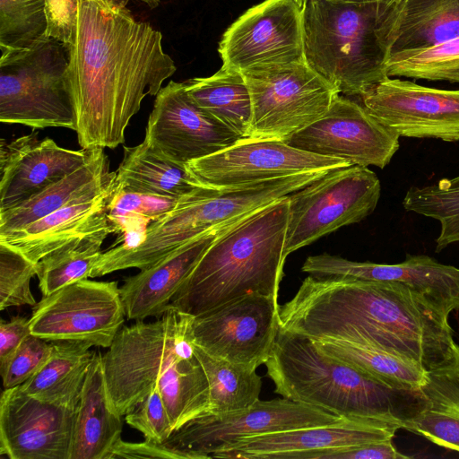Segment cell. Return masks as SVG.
<instances>
[{"instance_id":"d4e9b609","label":"cell","mask_w":459,"mask_h":459,"mask_svg":"<svg viewBox=\"0 0 459 459\" xmlns=\"http://www.w3.org/2000/svg\"><path fill=\"white\" fill-rule=\"evenodd\" d=\"M117 173L109 170L103 148H93L88 160L78 169L45 187L30 199L0 211V237L84 198L98 196L115 186Z\"/></svg>"},{"instance_id":"b9f144b4","label":"cell","mask_w":459,"mask_h":459,"mask_svg":"<svg viewBox=\"0 0 459 459\" xmlns=\"http://www.w3.org/2000/svg\"><path fill=\"white\" fill-rule=\"evenodd\" d=\"M78 3L79 0H45L47 37L58 40L65 48L74 37Z\"/></svg>"},{"instance_id":"e0dca14e","label":"cell","mask_w":459,"mask_h":459,"mask_svg":"<svg viewBox=\"0 0 459 459\" xmlns=\"http://www.w3.org/2000/svg\"><path fill=\"white\" fill-rule=\"evenodd\" d=\"M240 139L189 97L185 82L174 81L157 93L144 137L155 152L182 165L218 152Z\"/></svg>"},{"instance_id":"277c9868","label":"cell","mask_w":459,"mask_h":459,"mask_svg":"<svg viewBox=\"0 0 459 459\" xmlns=\"http://www.w3.org/2000/svg\"><path fill=\"white\" fill-rule=\"evenodd\" d=\"M288 216L287 195L221 229L169 307L197 316L247 295L278 299Z\"/></svg>"},{"instance_id":"7c38bea8","label":"cell","mask_w":459,"mask_h":459,"mask_svg":"<svg viewBox=\"0 0 459 459\" xmlns=\"http://www.w3.org/2000/svg\"><path fill=\"white\" fill-rule=\"evenodd\" d=\"M343 418L285 397L258 400L243 410L195 417L175 429L162 443L186 453L189 459H208L220 447L238 438L326 425Z\"/></svg>"},{"instance_id":"4dcf8cb0","label":"cell","mask_w":459,"mask_h":459,"mask_svg":"<svg viewBox=\"0 0 459 459\" xmlns=\"http://www.w3.org/2000/svg\"><path fill=\"white\" fill-rule=\"evenodd\" d=\"M310 340L324 354L390 387L417 391L426 383L427 371L423 368L394 354L347 341Z\"/></svg>"},{"instance_id":"8fae6325","label":"cell","mask_w":459,"mask_h":459,"mask_svg":"<svg viewBox=\"0 0 459 459\" xmlns=\"http://www.w3.org/2000/svg\"><path fill=\"white\" fill-rule=\"evenodd\" d=\"M328 171H308L220 190L203 186L178 198L175 207L159 220L160 236L169 246L181 247L299 190Z\"/></svg>"},{"instance_id":"ee69618b","label":"cell","mask_w":459,"mask_h":459,"mask_svg":"<svg viewBox=\"0 0 459 459\" xmlns=\"http://www.w3.org/2000/svg\"><path fill=\"white\" fill-rule=\"evenodd\" d=\"M117 458L189 459V456L186 453L153 440L144 439L143 442L134 443L120 438L107 457V459Z\"/></svg>"},{"instance_id":"8d00e7d4","label":"cell","mask_w":459,"mask_h":459,"mask_svg":"<svg viewBox=\"0 0 459 459\" xmlns=\"http://www.w3.org/2000/svg\"><path fill=\"white\" fill-rule=\"evenodd\" d=\"M47 30L45 0H0L1 56L33 48Z\"/></svg>"},{"instance_id":"3957f363","label":"cell","mask_w":459,"mask_h":459,"mask_svg":"<svg viewBox=\"0 0 459 459\" xmlns=\"http://www.w3.org/2000/svg\"><path fill=\"white\" fill-rule=\"evenodd\" d=\"M193 316L169 307L153 322L122 326L102 367L113 409L125 416L158 388L174 430L209 411L210 390L189 337Z\"/></svg>"},{"instance_id":"ffe728a7","label":"cell","mask_w":459,"mask_h":459,"mask_svg":"<svg viewBox=\"0 0 459 459\" xmlns=\"http://www.w3.org/2000/svg\"><path fill=\"white\" fill-rule=\"evenodd\" d=\"M75 408L43 402L19 385L4 389L0 455L10 459H69Z\"/></svg>"},{"instance_id":"52a82bcc","label":"cell","mask_w":459,"mask_h":459,"mask_svg":"<svg viewBox=\"0 0 459 459\" xmlns=\"http://www.w3.org/2000/svg\"><path fill=\"white\" fill-rule=\"evenodd\" d=\"M66 48L47 38L0 57V120L33 129L76 130Z\"/></svg>"},{"instance_id":"5bb4252c","label":"cell","mask_w":459,"mask_h":459,"mask_svg":"<svg viewBox=\"0 0 459 459\" xmlns=\"http://www.w3.org/2000/svg\"><path fill=\"white\" fill-rule=\"evenodd\" d=\"M218 52L221 67L237 71L304 62L303 7L295 0H264L224 31Z\"/></svg>"},{"instance_id":"4316f807","label":"cell","mask_w":459,"mask_h":459,"mask_svg":"<svg viewBox=\"0 0 459 459\" xmlns=\"http://www.w3.org/2000/svg\"><path fill=\"white\" fill-rule=\"evenodd\" d=\"M420 391L422 410L406 430L422 436L438 446L459 453V345L438 367L427 371Z\"/></svg>"},{"instance_id":"1f68e13d","label":"cell","mask_w":459,"mask_h":459,"mask_svg":"<svg viewBox=\"0 0 459 459\" xmlns=\"http://www.w3.org/2000/svg\"><path fill=\"white\" fill-rule=\"evenodd\" d=\"M459 36V0H407L390 54L431 47Z\"/></svg>"},{"instance_id":"d6a6232c","label":"cell","mask_w":459,"mask_h":459,"mask_svg":"<svg viewBox=\"0 0 459 459\" xmlns=\"http://www.w3.org/2000/svg\"><path fill=\"white\" fill-rule=\"evenodd\" d=\"M194 349L209 384V413L243 410L260 400L262 378L256 369L214 358L195 345Z\"/></svg>"},{"instance_id":"4fadbf2b","label":"cell","mask_w":459,"mask_h":459,"mask_svg":"<svg viewBox=\"0 0 459 459\" xmlns=\"http://www.w3.org/2000/svg\"><path fill=\"white\" fill-rule=\"evenodd\" d=\"M278 299L252 294L193 316L189 337L209 355L256 369L276 340Z\"/></svg>"},{"instance_id":"7bdbcfd3","label":"cell","mask_w":459,"mask_h":459,"mask_svg":"<svg viewBox=\"0 0 459 459\" xmlns=\"http://www.w3.org/2000/svg\"><path fill=\"white\" fill-rule=\"evenodd\" d=\"M393 443V439L361 446L330 448L319 453L316 459H404Z\"/></svg>"},{"instance_id":"d6986e66","label":"cell","mask_w":459,"mask_h":459,"mask_svg":"<svg viewBox=\"0 0 459 459\" xmlns=\"http://www.w3.org/2000/svg\"><path fill=\"white\" fill-rule=\"evenodd\" d=\"M400 429L402 426L395 423L343 418L326 425L238 438L220 447L212 458L316 459L319 453L330 448L393 439Z\"/></svg>"},{"instance_id":"836d02e7","label":"cell","mask_w":459,"mask_h":459,"mask_svg":"<svg viewBox=\"0 0 459 459\" xmlns=\"http://www.w3.org/2000/svg\"><path fill=\"white\" fill-rule=\"evenodd\" d=\"M110 233H113L110 229L91 233L40 259L37 263V276L43 297L67 284L88 279L101 256V245Z\"/></svg>"},{"instance_id":"9a60e30c","label":"cell","mask_w":459,"mask_h":459,"mask_svg":"<svg viewBox=\"0 0 459 459\" xmlns=\"http://www.w3.org/2000/svg\"><path fill=\"white\" fill-rule=\"evenodd\" d=\"M348 166L343 159L314 154L283 141L249 138L186 164L201 185L218 190Z\"/></svg>"},{"instance_id":"ba28073f","label":"cell","mask_w":459,"mask_h":459,"mask_svg":"<svg viewBox=\"0 0 459 459\" xmlns=\"http://www.w3.org/2000/svg\"><path fill=\"white\" fill-rule=\"evenodd\" d=\"M249 90V139L283 141L328 110L340 93L307 61L241 71Z\"/></svg>"},{"instance_id":"7a4b0ae2","label":"cell","mask_w":459,"mask_h":459,"mask_svg":"<svg viewBox=\"0 0 459 459\" xmlns=\"http://www.w3.org/2000/svg\"><path fill=\"white\" fill-rule=\"evenodd\" d=\"M448 317L400 282L308 275L292 299L279 305L278 324L312 340L370 346L429 371L455 350Z\"/></svg>"},{"instance_id":"8992f818","label":"cell","mask_w":459,"mask_h":459,"mask_svg":"<svg viewBox=\"0 0 459 459\" xmlns=\"http://www.w3.org/2000/svg\"><path fill=\"white\" fill-rule=\"evenodd\" d=\"M307 63L345 95H363L388 78L387 19L376 3L308 0L303 6Z\"/></svg>"},{"instance_id":"6da1fadb","label":"cell","mask_w":459,"mask_h":459,"mask_svg":"<svg viewBox=\"0 0 459 459\" xmlns=\"http://www.w3.org/2000/svg\"><path fill=\"white\" fill-rule=\"evenodd\" d=\"M128 0H79L67 74L82 148H116L146 95L177 70L162 35L134 18Z\"/></svg>"},{"instance_id":"83f0119b","label":"cell","mask_w":459,"mask_h":459,"mask_svg":"<svg viewBox=\"0 0 459 459\" xmlns=\"http://www.w3.org/2000/svg\"><path fill=\"white\" fill-rule=\"evenodd\" d=\"M116 171L118 189L180 198L203 186L186 165L172 161L155 152L143 140L125 147Z\"/></svg>"},{"instance_id":"9c48e42d","label":"cell","mask_w":459,"mask_h":459,"mask_svg":"<svg viewBox=\"0 0 459 459\" xmlns=\"http://www.w3.org/2000/svg\"><path fill=\"white\" fill-rule=\"evenodd\" d=\"M381 185L368 167L332 169L288 195L284 255L336 230L357 223L376 209Z\"/></svg>"},{"instance_id":"74e56055","label":"cell","mask_w":459,"mask_h":459,"mask_svg":"<svg viewBox=\"0 0 459 459\" xmlns=\"http://www.w3.org/2000/svg\"><path fill=\"white\" fill-rule=\"evenodd\" d=\"M178 199L152 194L126 191L114 187L108 204V216L113 233L147 228L177 204Z\"/></svg>"},{"instance_id":"f35d334b","label":"cell","mask_w":459,"mask_h":459,"mask_svg":"<svg viewBox=\"0 0 459 459\" xmlns=\"http://www.w3.org/2000/svg\"><path fill=\"white\" fill-rule=\"evenodd\" d=\"M37 275V264L13 246L0 241V309L37 304L30 281Z\"/></svg>"},{"instance_id":"60d3db41","label":"cell","mask_w":459,"mask_h":459,"mask_svg":"<svg viewBox=\"0 0 459 459\" xmlns=\"http://www.w3.org/2000/svg\"><path fill=\"white\" fill-rule=\"evenodd\" d=\"M125 419L128 425L140 431L148 440L162 443L174 430L157 387L126 413Z\"/></svg>"},{"instance_id":"ac0fdd59","label":"cell","mask_w":459,"mask_h":459,"mask_svg":"<svg viewBox=\"0 0 459 459\" xmlns=\"http://www.w3.org/2000/svg\"><path fill=\"white\" fill-rule=\"evenodd\" d=\"M360 97L367 110L400 136L459 141V90L388 77Z\"/></svg>"},{"instance_id":"30bf717a","label":"cell","mask_w":459,"mask_h":459,"mask_svg":"<svg viewBox=\"0 0 459 459\" xmlns=\"http://www.w3.org/2000/svg\"><path fill=\"white\" fill-rule=\"evenodd\" d=\"M126 311L117 281L82 279L43 297L30 318L31 334L108 348Z\"/></svg>"},{"instance_id":"603a6c76","label":"cell","mask_w":459,"mask_h":459,"mask_svg":"<svg viewBox=\"0 0 459 459\" xmlns=\"http://www.w3.org/2000/svg\"><path fill=\"white\" fill-rule=\"evenodd\" d=\"M221 230L192 239L154 265L125 278L120 295L126 316L136 321L160 316Z\"/></svg>"},{"instance_id":"ab89813d","label":"cell","mask_w":459,"mask_h":459,"mask_svg":"<svg viewBox=\"0 0 459 459\" xmlns=\"http://www.w3.org/2000/svg\"><path fill=\"white\" fill-rule=\"evenodd\" d=\"M52 349V342L28 335L0 368L4 389L21 385L30 378L47 362Z\"/></svg>"},{"instance_id":"7402d4cb","label":"cell","mask_w":459,"mask_h":459,"mask_svg":"<svg viewBox=\"0 0 459 459\" xmlns=\"http://www.w3.org/2000/svg\"><path fill=\"white\" fill-rule=\"evenodd\" d=\"M93 149V148H92ZM92 149L69 150L38 134L0 143V211L14 207L81 168Z\"/></svg>"},{"instance_id":"d590c367","label":"cell","mask_w":459,"mask_h":459,"mask_svg":"<svg viewBox=\"0 0 459 459\" xmlns=\"http://www.w3.org/2000/svg\"><path fill=\"white\" fill-rule=\"evenodd\" d=\"M386 69L389 77L459 83V36L431 47L392 53Z\"/></svg>"},{"instance_id":"7dc6e473","label":"cell","mask_w":459,"mask_h":459,"mask_svg":"<svg viewBox=\"0 0 459 459\" xmlns=\"http://www.w3.org/2000/svg\"><path fill=\"white\" fill-rule=\"evenodd\" d=\"M145 3L150 8L153 9L160 4V0H141Z\"/></svg>"},{"instance_id":"c3c4849f","label":"cell","mask_w":459,"mask_h":459,"mask_svg":"<svg viewBox=\"0 0 459 459\" xmlns=\"http://www.w3.org/2000/svg\"><path fill=\"white\" fill-rule=\"evenodd\" d=\"M301 7H303L305 5V4L308 1V0H295Z\"/></svg>"},{"instance_id":"44dd1931","label":"cell","mask_w":459,"mask_h":459,"mask_svg":"<svg viewBox=\"0 0 459 459\" xmlns=\"http://www.w3.org/2000/svg\"><path fill=\"white\" fill-rule=\"evenodd\" d=\"M302 272L312 276H339L396 281L410 287L450 315L459 310V268L427 255H406L398 264L356 262L327 253L308 256Z\"/></svg>"},{"instance_id":"f546056e","label":"cell","mask_w":459,"mask_h":459,"mask_svg":"<svg viewBox=\"0 0 459 459\" xmlns=\"http://www.w3.org/2000/svg\"><path fill=\"white\" fill-rule=\"evenodd\" d=\"M184 82L187 94L201 108L241 139L249 137L252 103L241 72L221 67L211 76L195 77Z\"/></svg>"},{"instance_id":"bcb514c9","label":"cell","mask_w":459,"mask_h":459,"mask_svg":"<svg viewBox=\"0 0 459 459\" xmlns=\"http://www.w3.org/2000/svg\"><path fill=\"white\" fill-rule=\"evenodd\" d=\"M359 3H376L385 12L391 34L392 45L395 37L398 21L407 0H345Z\"/></svg>"},{"instance_id":"e575fe53","label":"cell","mask_w":459,"mask_h":459,"mask_svg":"<svg viewBox=\"0 0 459 459\" xmlns=\"http://www.w3.org/2000/svg\"><path fill=\"white\" fill-rule=\"evenodd\" d=\"M403 206L440 223L435 251L440 252L449 245L459 242V176L442 178L435 184L408 189Z\"/></svg>"},{"instance_id":"f6af8a7d","label":"cell","mask_w":459,"mask_h":459,"mask_svg":"<svg viewBox=\"0 0 459 459\" xmlns=\"http://www.w3.org/2000/svg\"><path fill=\"white\" fill-rule=\"evenodd\" d=\"M31 333L30 318L13 316L10 321L0 322V368L10 359L12 355Z\"/></svg>"},{"instance_id":"2e32d148","label":"cell","mask_w":459,"mask_h":459,"mask_svg":"<svg viewBox=\"0 0 459 459\" xmlns=\"http://www.w3.org/2000/svg\"><path fill=\"white\" fill-rule=\"evenodd\" d=\"M399 138L363 105L337 95L322 117L283 142L351 165L384 169L399 149Z\"/></svg>"},{"instance_id":"cb8c5ba5","label":"cell","mask_w":459,"mask_h":459,"mask_svg":"<svg viewBox=\"0 0 459 459\" xmlns=\"http://www.w3.org/2000/svg\"><path fill=\"white\" fill-rule=\"evenodd\" d=\"M114 187L98 196L71 203L21 230L0 237V241L13 246L37 264L73 240L106 229L113 232L108 204Z\"/></svg>"},{"instance_id":"5b68a950","label":"cell","mask_w":459,"mask_h":459,"mask_svg":"<svg viewBox=\"0 0 459 459\" xmlns=\"http://www.w3.org/2000/svg\"><path fill=\"white\" fill-rule=\"evenodd\" d=\"M264 364L276 394L340 417L395 423L405 429L425 403L420 390L385 385L324 354L309 338L280 327Z\"/></svg>"},{"instance_id":"f1b7e54d","label":"cell","mask_w":459,"mask_h":459,"mask_svg":"<svg viewBox=\"0 0 459 459\" xmlns=\"http://www.w3.org/2000/svg\"><path fill=\"white\" fill-rule=\"evenodd\" d=\"M52 343L47 362L19 386L43 402L75 408L94 351L90 343L83 342L55 341Z\"/></svg>"},{"instance_id":"484cf974","label":"cell","mask_w":459,"mask_h":459,"mask_svg":"<svg viewBox=\"0 0 459 459\" xmlns=\"http://www.w3.org/2000/svg\"><path fill=\"white\" fill-rule=\"evenodd\" d=\"M102 355L94 351L74 411L69 459H107L121 438V417L111 406Z\"/></svg>"}]
</instances>
